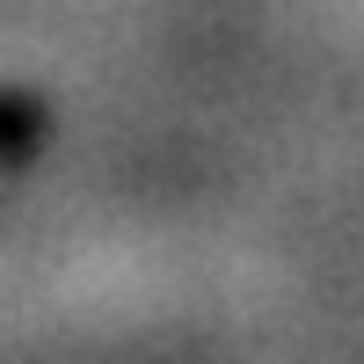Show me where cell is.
<instances>
[{
    "label": "cell",
    "instance_id": "1",
    "mask_svg": "<svg viewBox=\"0 0 364 364\" xmlns=\"http://www.w3.org/2000/svg\"><path fill=\"white\" fill-rule=\"evenodd\" d=\"M37 139H44V109L29 102V95H8V87H0V190L29 168Z\"/></svg>",
    "mask_w": 364,
    "mask_h": 364
}]
</instances>
